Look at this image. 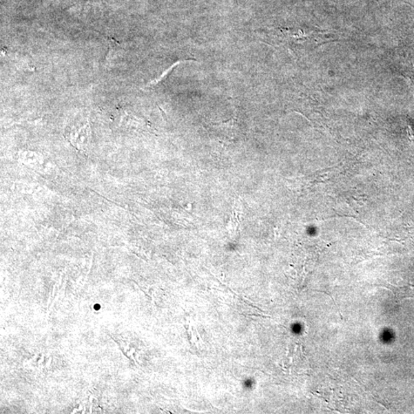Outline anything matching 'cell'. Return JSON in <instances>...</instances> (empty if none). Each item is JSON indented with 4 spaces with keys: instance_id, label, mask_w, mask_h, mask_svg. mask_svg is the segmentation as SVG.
<instances>
[{
    "instance_id": "obj_1",
    "label": "cell",
    "mask_w": 414,
    "mask_h": 414,
    "mask_svg": "<svg viewBox=\"0 0 414 414\" xmlns=\"http://www.w3.org/2000/svg\"><path fill=\"white\" fill-rule=\"evenodd\" d=\"M249 316L270 318V316H269V315H258V314L250 315Z\"/></svg>"
}]
</instances>
